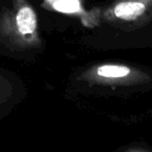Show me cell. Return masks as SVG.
I'll return each mask as SVG.
<instances>
[{"mask_svg":"<svg viewBox=\"0 0 152 152\" xmlns=\"http://www.w3.org/2000/svg\"><path fill=\"white\" fill-rule=\"evenodd\" d=\"M16 24L18 31L23 36L34 34L37 29V16L34 10L27 5L21 7L17 14Z\"/></svg>","mask_w":152,"mask_h":152,"instance_id":"cell-1","label":"cell"},{"mask_svg":"<svg viewBox=\"0 0 152 152\" xmlns=\"http://www.w3.org/2000/svg\"><path fill=\"white\" fill-rule=\"evenodd\" d=\"M145 4L139 1H127L116 5L114 13L116 17L122 20H134L143 15L145 12Z\"/></svg>","mask_w":152,"mask_h":152,"instance_id":"cell-2","label":"cell"},{"mask_svg":"<svg viewBox=\"0 0 152 152\" xmlns=\"http://www.w3.org/2000/svg\"><path fill=\"white\" fill-rule=\"evenodd\" d=\"M97 73L105 78H122L130 73L129 68L118 65H104L97 69Z\"/></svg>","mask_w":152,"mask_h":152,"instance_id":"cell-3","label":"cell"},{"mask_svg":"<svg viewBox=\"0 0 152 152\" xmlns=\"http://www.w3.org/2000/svg\"><path fill=\"white\" fill-rule=\"evenodd\" d=\"M55 11L64 14H75L81 11L78 0H47Z\"/></svg>","mask_w":152,"mask_h":152,"instance_id":"cell-4","label":"cell"}]
</instances>
